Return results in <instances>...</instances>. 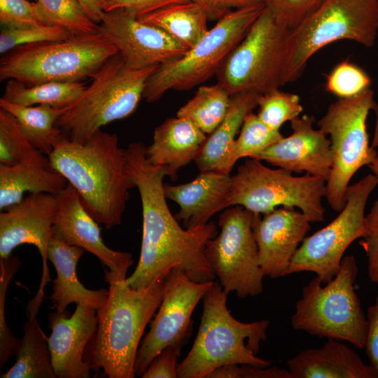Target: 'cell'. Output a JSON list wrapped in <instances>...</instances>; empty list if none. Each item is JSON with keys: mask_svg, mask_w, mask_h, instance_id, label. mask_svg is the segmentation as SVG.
<instances>
[{"mask_svg": "<svg viewBox=\"0 0 378 378\" xmlns=\"http://www.w3.org/2000/svg\"><path fill=\"white\" fill-rule=\"evenodd\" d=\"M256 113L270 128L280 131L285 122L300 116L303 111L300 97L294 93L275 88L260 94Z\"/></svg>", "mask_w": 378, "mask_h": 378, "instance_id": "cell-35", "label": "cell"}, {"mask_svg": "<svg viewBox=\"0 0 378 378\" xmlns=\"http://www.w3.org/2000/svg\"><path fill=\"white\" fill-rule=\"evenodd\" d=\"M48 158L52 168L76 189L99 224L107 230L121 224L130 190L135 186L127 173L125 150L116 134L101 129L83 144L62 134Z\"/></svg>", "mask_w": 378, "mask_h": 378, "instance_id": "cell-2", "label": "cell"}, {"mask_svg": "<svg viewBox=\"0 0 378 378\" xmlns=\"http://www.w3.org/2000/svg\"><path fill=\"white\" fill-rule=\"evenodd\" d=\"M157 67L130 69L118 52L92 76L90 84L59 117L57 127L70 141L83 144L102 127L129 117Z\"/></svg>", "mask_w": 378, "mask_h": 378, "instance_id": "cell-5", "label": "cell"}, {"mask_svg": "<svg viewBox=\"0 0 378 378\" xmlns=\"http://www.w3.org/2000/svg\"><path fill=\"white\" fill-rule=\"evenodd\" d=\"M58 208L57 195L48 192L28 193L23 200L0 212V258L12 255L18 246H36L43 260L39 290L50 281L47 250L53 234Z\"/></svg>", "mask_w": 378, "mask_h": 378, "instance_id": "cell-17", "label": "cell"}, {"mask_svg": "<svg viewBox=\"0 0 378 378\" xmlns=\"http://www.w3.org/2000/svg\"><path fill=\"white\" fill-rule=\"evenodd\" d=\"M20 259L10 255L0 258V369L2 370L8 360L18 351L20 340L14 337L5 317V300L8 284L19 270Z\"/></svg>", "mask_w": 378, "mask_h": 378, "instance_id": "cell-38", "label": "cell"}, {"mask_svg": "<svg viewBox=\"0 0 378 378\" xmlns=\"http://www.w3.org/2000/svg\"><path fill=\"white\" fill-rule=\"evenodd\" d=\"M314 122L313 115L298 116L290 121V135L251 158L292 173L304 172L327 181L333 161L331 142L321 130L314 128Z\"/></svg>", "mask_w": 378, "mask_h": 378, "instance_id": "cell-18", "label": "cell"}, {"mask_svg": "<svg viewBox=\"0 0 378 378\" xmlns=\"http://www.w3.org/2000/svg\"><path fill=\"white\" fill-rule=\"evenodd\" d=\"M376 115V121L374 125V130L373 133V138L371 144V146L374 148L378 146V103H376L373 109Z\"/></svg>", "mask_w": 378, "mask_h": 378, "instance_id": "cell-49", "label": "cell"}, {"mask_svg": "<svg viewBox=\"0 0 378 378\" xmlns=\"http://www.w3.org/2000/svg\"><path fill=\"white\" fill-rule=\"evenodd\" d=\"M287 365L293 378H376L370 365L335 339H328L321 348L300 352Z\"/></svg>", "mask_w": 378, "mask_h": 378, "instance_id": "cell-25", "label": "cell"}, {"mask_svg": "<svg viewBox=\"0 0 378 378\" xmlns=\"http://www.w3.org/2000/svg\"><path fill=\"white\" fill-rule=\"evenodd\" d=\"M109 284L104 304L97 310V330L87 345L84 359L91 370L102 369L109 378H134L139 344L158 309L165 279L143 288H132L126 277L105 270Z\"/></svg>", "mask_w": 378, "mask_h": 378, "instance_id": "cell-3", "label": "cell"}, {"mask_svg": "<svg viewBox=\"0 0 378 378\" xmlns=\"http://www.w3.org/2000/svg\"><path fill=\"white\" fill-rule=\"evenodd\" d=\"M71 34L59 26L36 24L21 27H3L0 34V52L4 54L21 46L64 40Z\"/></svg>", "mask_w": 378, "mask_h": 378, "instance_id": "cell-39", "label": "cell"}, {"mask_svg": "<svg viewBox=\"0 0 378 378\" xmlns=\"http://www.w3.org/2000/svg\"><path fill=\"white\" fill-rule=\"evenodd\" d=\"M58 208L52 237L69 245L77 246L95 255L118 276L126 277L133 264L132 255L107 246L99 223L84 207L76 189L69 183L57 195Z\"/></svg>", "mask_w": 378, "mask_h": 378, "instance_id": "cell-20", "label": "cell"}, {"mask_svg": "<svg viewBox=\"0 0 378 378\" xmlns=\"http://www.w3.org/2000/svg\"><path fill=\"white\" fill-rule=\"evenodd\" d=\"M200 6L208 20L218 21L230 12L243 7L260 3L264 0H188Z\"/></svg>", "mask_w": 378, "mask_h": 378, "instance_id": "cell-47", "label": "cell"}, {"mask_svg": "<svg viewBox=\"0 0 378 378\" xmlns=\"http://www.w3.org/2000/svg\"><path fill=\"white\" fill-rule=\"evenodd\" d=\"M32 1H36V0H32Z\"/></svg>", "mask_w": 378, "mask_h": 378, "instance_id": "cell-51", "label": "cell"}, {"mask_svg": "<svg viewBox=\"0 0 378 378\" xmlns=\"http://www.w3.org/2000/svg\"><path fill=\"white\" fill-rule=\"evenodd\" d=\"M189 1L188 0H109L106 11L123 9L136 18L164 7Z\"/></svg>", "mask_w": 378, "mask_h": 378, "instance_id": "cell-45", "label": "cell"}, {"mask_svg": "<svg viewBox=\"0 0 378 378\" xmlns=\"http://www.w3.org/2000/svg\"><path fill=\"white\" fill-rule=\"evenodd\" d=\"M323 0H264L276 21L288 29L295 27Z\"/></svg>", "mask_w": 378, "mask_h": 378, "instance_id": "cell-40", "label": "cell"}, {"mask_svg": "<svg viewBox=\"0 0 378 378\" xmlns=\"http://www.w3.org/2000/svg\"><path fill=\"white\" fill-rule=\"evenodd\" d=\"M98 31L117 48L125 66L141 69L174 60L187 50L160 28L123 9L106 11Z\"/></svg>", "mask_w": 378, "mask_h": 378, "instance_id": "cell-16", "label": "cell"}, {"mask_svg": "<svg viewBox=\"0 0 378 378\" xmlns=\"http://www.w3.org/2000/svg\"><path fill=\"white\" fill-rule=\"evenodd\" d=\"M228 293L214 281L203 300V312L195 342L178 365V378H206L221 366L238 364L268 367L256 356L267 339V319L243 323L227 307Z\"/></svg>", "mask_w": 378, "mask_h": 378, "instance_id": "cell-4", "label": "cell"}, {"mask_svg": "<svg viewBox=\"0 0 378 378\" xmlns=\"http://www.w3.org/2000/svg\"><path fill=\"white\" fill-rule=\"evenodd\" d=\"M374 95V91L368 88L357 96L339 98L316 122L331 142L333 161L326 181V197L337 212L345 205V193L351 178L378 155L369 144L366 129L368 113L377 103Z\"/></svg>", "mask_w": 378, "mask_h": 378, "instance_id": "cell-10", "label": "cell"}, {"mask_svg": "<svg viewBox=\"0 0 378 378\" xmlns=\"http://www.w3.org/2000/svg\"><path fill=\"white\" fill-rule=\"evenodd\" d=\"M368 167L372 172L378 177V155L372 160Z\"/></svg>", "mask_w": 378, "mask_h": 378, "instance_id": "cell-50", "label": "cell"}, {"mask_svg": "<svg viewBox=\"0 0 378 378\" xmlns=\"http://www.w3.org/2000/svg\"><path fill=\"white\" fill-rule=\"evenodd\" d=\"M265 6L263 2L230 12L183 55L158 66L148 78L143 99L154 102L169 90H190L216 75Z\"/></svg>", "mask_w": 378, "mask_h": 378, "instance_id": "cell-9", "label": "cell"}, {"mask_svg": "<svg viewBox=\"0 0 378 378\" xmlns=\"http://www.w3.org/2000/svg\"><path fill=\"white\" fill-rule=\"evenodd\" d=\"M259 96L260 94L248 92L231 97L224 119L206 138L195 159L200 172L216 171L223 173L236 136L241 130L245 117L258 106Z\"/></svg>", "mask_w": 378, "mask_h": 378, "instance_id": "cell-27", "label": "cell"}, {"mask_svg": "<svg viewBox=\"0 0 378 378\" xmlns=\"http://www.w3.org/2000/svg\"><path fill=\"white\" fill-rule=\"evenodd\" d=\"M231 97L219 83L200 86L176 115L189 119L206 134H210L224 119Z\"/></svg>", "mask_w": 378, "mask_h": 378, "instance_id": "cell-32", "label": "cell"}, {"mask_svg": "<svg viewBox=\"0 0 378 378\" xmlns=\"http://www.w3.org/2000/svg\"><path fill=\"white\" fill-rule=\"evenodd\" d=\"M48 318L51 330L48 344L56 377H91V368L84 359V354L97 330V309L85 303H78L71 316H69L67 310L56 309Z\"/></svg>", "mask_w": 378, "mask_h": 378, "instance_id": "cell-19", "label": "cell"}, {"mask_svg": "<svg viewBox=\"0 0 378 378\" xmlns=\"http://www.w3.org/2000/svg\"><path fill=\"white\" fill-rule=\"evenodd\" d=\"M118 53L99 31L16 47L0 59V80L15 79L27 85L47 82H80Z\"/></svg>", "mask_w": 378, "mask_h": 378, "instance_id": "cell-6", "label": "cell"}, {"mask_svg": "<svg viewBox=\"0 0 378 378\" xmlns=\"http://www.w3.org/2000/svg\"><path fill=\"white\" fill-rule=\"evenodd\" d=\"M84 252L83 248L69 245L53 237L49 241L47 258L57 272L50 298L58 311L66 310L71 303H85L97 310L107 298L108 289L90 290L80 282L76 267Z\"/></svg>", "mask_w": 378, "mask_h": 378, "instance_id": "cell-26", "label": "cell"}, {"mask_svg": "<svg viewBox=\"0 0 378 378\" xmlns=\"http://www.w3.org/2000/svg\"><path fill=\"white\" fill-rule=\"evenodd\" d=\"M371 79L359 66L344 60L326 75V90L339 98L357 96L370 88Z\"/></svg>", "mask_w": 378, "mask_h": 378, "instance_id": "cell-37", "label": "cell"}, {"mask_svg": "<svg viewBox=\"0 0 378 378\" xmlns=\"http://www.w3.org/2000/svg\"><path fill=\"white\" fill-rule=\"evenodd\" d=\"M260 215L254 214L253 218L259 265L265 276L272 279L285 276L312 222L292 207L276 208L263 217Z\"/></svg>", "mask_w": 378, "mask_h": 378, "instance_id": "cell-21", "label": "cell"}, {"mask_svg": "<svg viewBox=\"0 0 378 378\" xmlns=\"http://www.w3.org/2000/svg\"><path fill=\"white\" fill-rule=\"evenodd\" d=\"M365 346L366 354L375 377L378 378V295L368 309Z\"/></svg>", "mask_w": 378, "mask_h": 378, "instance_id": "cell-46", "label": "cell"}, {"mask_svg": "<svg viewBox=\"0 0 378 378\" xmlns=\"http://www.w3.org/2000/svg\"><path fill=\"white\" fill-rule=\"evenodd\" d=\"M368 258V274L370 281L378 284V199L365 215V232L360 241Z\"/></svg>", "mask_w": 378, "mask_h": 378, "instance_id": "cell-42", "label": "cell"}, {"mask_svg": "<svg viewBox=\"0 0 378 378\" xmlns=\"http://www.w3.org/2000/svg\"><path fill=\"white\" fill-rule=\"evenodd\" d=\"M288 30L265 6L217 72L218 83L231 96L262 94L282 86Z\"/></svg>", "mask_w": 378, "mask_h": 378, "instance_id": "cell-12", "label": "cell"}, {"mask_svg": "<svg viewBox=\"0 0 378 378\" xmlns=\"http://www.w3.org/2000/svg\"><path fill=\"white\" fill-rule=\"evenodd\" d=\"M206 378H292L289 370L276 367L232 364L221 366Z\"/></svg>", "mask_w": 378, "mask_h": 378, "instance_id": "cell-43", "label": "cell"}, {"mask_svg": "<svg viewBox=\"0 0 378 378\" xmlns=\"http://www.w3.org/2000/svg\"><path fill=\"white\" fill-rule=\"evenodd\" d=\"M137 19L160 28L187 50L209 30L205 12L191 1L171 5Z\"/></svg>", "mask_w": 378, "mask_h": 378, "instance_id": "cell-29", "label": "cell"}, {"mask_svg": "<svg viewBox=\"0 0 378 378\" xmlns=\"http://www.w3.org/2000/svg\"><path fill=\"white\" fill-rule=\"evenodd\" d=\"M230 205L241 206L258 214H265L279 206L298 208L312 223L322 222L325 209L326 181L306 174L293 175L282 168L272 169L261 160L251 158L238 167L231 176Z\"/></svg>", "mask_w": 378, "mask_h": 378, "instance_id": "cell-11", "label": "cell"}, {"mask_svg": "<svg viewBox=\"0 0 378 378\" xmlns=\"http://www.w3.org/2000/svg\"><path fill=\"white\" fill-rule=\"evenodd\" d=\"M44 291L38 290L29 302L28 319L24 326V335L16 354L14 365L1 378H56L51 362L48 338L42 331L37 314L43 302Z\"/></svg>", "mask_w": 378, "mask_h": 378, "instance_id": "cell-28", "label": "cell"}, {"mask_svg": "<svg viewBox=\"0 0 378 378\" xmlns=\"http://www.w3.org/2000/svg\"><path fill=\"white\" fill-rule=\"evenodd\" d=\"M232 178L229 174L203 172L192 181L164 185L167 199L180 207L174 215L186 229L202 226L217 212L230 206Z\"/></svg>", "mask_w": 378, "mask_h": 378, "instance_id": "cell-22", "label": "cell"}, {"mask_svg": "<svg viewBox=\"0 0 378 378\" xmlns=\"http://www.w3.org/2000/svg\"><path fill=\"white\" fill-rule=\"evenodd\" d=\"M0 108L12 114L32 146L49 155L62 134L56 126L59 117L66 108H56L48 104L22 106L10 102L2 97Z\"/></svg>", "mask_w": 378, "mask_h": 378, "instance_id": "cell-30", "label": "cell"}, {"mask_svg": "<svg viewBox=\"0 0 378 378\" xmlns=\"http://www.w3.org/2000/svg\"><path fill=\"white\" fill-rule=\"evenodd\" d=\"M378 34V0H323L288 30L282 85L297 80L308 61L325 46L340 41L372 47Z\"/></svg>", "mask_w": 378, "mask_h": 378, "instance_id": "cell-7", "label": "cell"}, {"mask_svg": "<svg viewBox=\"0 0 378 378\" xmlns=\"http://www.w3.org/2000/svg\"><path fill=\"white\" fill-rule=\"evenodd\" d=\"M145 145L134 142L124 149L128 176L137 188L141 203L143 232L140 257L127 281L135 289L146 288L165 279L173 269L183 270L197 282L214 281L204 249L218 234L213 222L191 229L180 225L167 204L164 169L151 164Z\"/></svg>", "mask_w": 378, "mask_h": 378, "instance_id": "cell-1", "label": "cell"}, {"mask_svg": "<svg viewBox=\"0 0 378 378\" xmlns=\"http://www.w3.org/2000/svg\"><path fill=\"white\" fill-rule=\"evenodd\" d=\"M377 185L378 177L373 173L349 185L344 208L332 222L304 237L285 276L312 272L323 284L332 280L339 271L347 248L364 234L366 204Z\"/></svg>", "mask_w": 378, "mask_h": 378, "instance_id": "cell-13", "label": "cell"}, {"mask_svg": "<svg viewBox=\"0 0 378 378\" xmlns=\"http://www.w3.org/2000/svg\"><path fill=\"white\" fill-rule=\"evenodd\" d=\"M283 137L280 131L274 130L263 123L253 112L244 118L227 158L223 173L229 174L238 160L249 157L276 143Z\"/></svg>", "mask_w": 378, "mask_h": 378, "instance_id": "cell-34", "label": "cell"}, {"mask_svg": "<svg viewBox=\"0 0 378 378\" xmlns=\"http://www.w3.org/2000/svg\"><path fill=\"white\" fill-rule=\"evenodd\" d=\"M34 149L15 117L0 108V164L13 165Z\"/></svg>", "mask_w": 378, "mask_h": 378, "instance_id": "cell-36", "label": "cell"}, {"mask_svg": "<svg viewBox=\"0 0 378 378\" xmlns=\"http://www.w3.org/2000/svg\"><path fill=\"white\" fill-rule=\"evenodd\" d=\"M67 185V180L52 168L48 156L35 148L13 165L0 164V210L21 202L26 192L57 195Z\"/></svg>", "mask_w": 378, "mask_h": 378, "instance_id": "cell-24", "label": "cell"}, {"mask_svg": "<svg viewBox=\"0 0 378 378\" xmlns=\"http://www.w3.org/2000/svg\"><path fill=\"white\" fill-rule=\"evenodd\" d=\"M88 15L99 24L106 12L109 0H78Z\"/></svg>", "mask_w": 378, "mask_h": 378, "instance_id": "cell-48", "label": "cell"}, {"mask_svg": "<svg viewBox=\"0 0 378 378\" xmlns=\"http://www.w3.org/2000/svg\"><path fill=\"white\" fill-rule=\"evenodd\" d=\"M207 136L191 120L170 118L154 130L153 141L145 146L148 161L162 167L167 176L175 179L178 170L194 160Z\"/></svg>", "mask_w": 378, "mask_h": 378, "instance_id": "cell-23", "label": "cell"}, {"mask_svg": "<svg viewBox=\"0 0 378 378\" xmlns=\"http://www.w3.org/2000/svg\"><path fill=\"white\" fill-rule=\"evenodd\" d=\"M213 282L195 281L176 268L169 273L158 311L136 353L134 371L137 376L141 377L167 346H183L190 335L192 312Z\"/></svg>", "mask_w": 378, "mask_h": 378, "instance_id": "cell-15", "label": "cell"}, {"mask_svg": "<svg viewBox=\"0 0 378 378\" xmlns=\"http://www.w3.org/2000/svg\"><path fill=\"white\" fill-rule=\"evenodd\" d=\"M253 215L241 206L226 209L218 218L220 233L206 241L204 249L206 259L223 288L240 298L263 292L265 275L258 262Z\"/></svg>", "mask_w": 378, "mask_h": 378, "instance_id": "cell-14", "label": "cell"}, {"mask_svg": "<svg viewBox=\"0 0 378 378\" xmlns=\"http://www.w3.org/2000/svg\"><path fill=\"white\" fill-rule=\"evenodd\" d=\"M358 271L355 257L346 255L325 286L317 276L313 278L296 302L290 318L293 328L364 349L367 318L355 290Z\"/></svg>", "mask_w": 378, "mask_h": 378, "instance_id": "cell-8", "label": "cell"}, {"mask_svg": "<svg viewBox=\"0 0 378 378\" xmlns=\"http://www.w3.org/2000/svg\"><path fill=\"white\" fill-rule=\"evenodd\" d=\"M182 346L170 345L164 348L151 361L142 378H176L177 358Z\"/></svg>", "mask_w": 378, "mask_h": 378, "instance_id": "cell-44", "label": "cell"}, {"mask_svg": "<svg viewBox=\"0 0 378 378\" xmlns=\"http://www.w3.org/2000/svg\"><path fill=\"white\" fill-rule=\"evenodd\" d=\"M0 22L3 27L43 24L36 2L30 0H0Z\"/></svg>", "mask_w": 378, "mask_h": 378, "instance_id": "cell-41", "label": "cell"}, {"mask_svg": "<svg viewBox=\"0 0 378 378\" xmlns=\"http://www.w3.org/2000/svg\"><path fill=\"white\" fill-rule=\"evenodd\" d=\"M83 82H47L27 85L15 79L6 83L3 99L22 106L48 104L67 108L73 104L85 88Z\"/></svg>", "mask_w": 378, "mask_h": 378, "instance_id": "cell-31", "label": "cell"}, {"mask_svg": "<svg viewBox=\"0 0 378 378\" xmlns=\"http://www.w3.org/2000/svg\"><path fill=\"white\" fill-rule=\"evenodd\" d=\"M43 24L59 26L71 35L94 34L98 24L86 13L78 0H36Z\"/></svg>", "mask_w": 378, "mask_h": 378, "instance_id": "cell-33", "label": "cell"}]
</instances>
